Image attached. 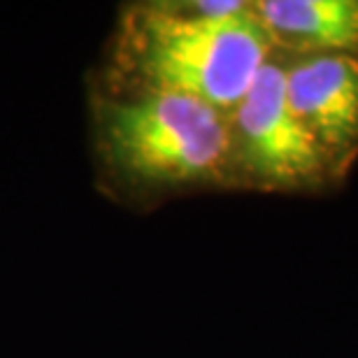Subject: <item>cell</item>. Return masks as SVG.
Here are the masks:
<instances>
[{"label": "cell", "mask_w": 358, "mask_h": 358, "mask_svg": "<svg viewBox=\"0 0 358 358\" xmlns=\"http://www.w3.org/2000/svg\"><path fill=\"white\" fill-rule=\"evenodd\" d=\"M275 47L254 5L240 0L142 10L128 28V56L147 91L179 93L235 110Z\"/></svg>", "instance_id": "cell-1"}, {"label": "cell", "mask_w": 358, "mask_h": 358, "mask_svg": "<svg viewBox=\"0 0 358 358\" xmlns=\"http://www.w3.org/2000/svg\"><path fill=\"white\" fill-rule=\"evenodd\" d=\"M103 140L124 173L147 182H186L224 161L231 133L214 107L179 93L147 91L107 105Z\"/></svg>", "instance_id": "cell-2"}, {"label": "cell", "mask_w": 358, "mask_h": 358, "mask_svg": "<svg viewBox=\"0 0 358 358\" xmlns=\"http://www.w3.org/2000/svg\"><path fill=\"white\" fill-rule=\"evenodd\" d=\"M233 112L240 159L256 177L303 184L321 175L328 159L293 112L286 96V68L268 61Z\"/></svg>", "instance_id": "cell-3"}, {"label": "cell", "mask_w": 358, "mask_h": 358, "mask_svg": "<svg viewBox=\"0 0 358 358\" xmlns=\"http://www.w3.org/2000/svg\"><path fill=\"white\" fill-rule=\"evenodd\" d=\"M286 96L326 159L358 147V56H307L286 68Z\"/></svg>", "instance_id": "cell-4"}, {"label": "cell", "mask_w": 358, "mask_h": 358, "mask_svg": "<svg viewBox=\"0 0 358 358\" xmlns=\"http://www.w3.org/2000/svg\"><path fill=\"white\" fill-rule=\"evenodd\" d=\"M254 10L275 45L312 56L358 54V0H263Z\"/></svg>", "instance_id": "cell-5"}]
</instances>
